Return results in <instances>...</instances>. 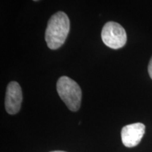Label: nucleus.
Segmentation results:
<instances>
[{
	"label": "nucleus",
	"instance_id": "4",
	"mask_svg": "<svg viewBox=\"0 0 152 152\" xmlns=\"http://www.w3.org/2000/svg\"><path fill=\"white\" fill-rule=\"evenodd\" d=\"M23 100L21 87L16 81L7 85L5 96V109L7 113L14 115L20 111Z\"/></svg>",
	"mask_w": 152,
	"mask_h": 152
},
{
	"label": "nucleus",
	"instance_id": "6",
	"mask_svg": "<svg viewBox=\"0 0 152 152\" xmlns=\"http://www.w3.org/2000/svg\"><path fill=\"white\" fill-rule=\"evenodd\" d=\"M148 72H149V76L152 79V57L150 60L149 64V66H148Z\"/></svg>",
	"mask_w": 152,
	"mask_h": 152
},
{
	"label": "nucleus",
	"instance_id": "5",
	"mask_svg": "<svg viewBox=\"0 0 152 152\" xmlns=\"http://www.w3.org/2000/svg\"><path fill=\"white\" fill-rule=\"evenodd\" d=\"M145 132V125L143 123H136L125 125L121 130V140L125 147H136L141 142Z\"/></svg>",
	"mask_w": 152,
	"mask_h": 152
},
{
	"label": "nucleus",
	"instance_id": "1",
	"mask_svg": "<svg viewBox=\"0 0 152 152\" xmlns=\"http://www.w3.org/2000/svg\"><path fill=\"white\" fill-rule=\"evenodd\" d=\"M70 31V20L67 15L58 11L49 18L45 31V40L49 49H57L65 42Z\"/></svg>",
	"mask_w": 152,
	"mask_h": 152
},
{
	"label": "nucleus",
	"instance_id": "7",
	"mask_svg": "<svg viewBox=\"0 0 152 152\" xmlns=\"http://www.w3.org/2000/svg\"><path fill=\"white\" fill-rule=\"evenodd\" d=\"M51 152H66V151H51Z\"/></svg>",
	"mask_w": 152,
	"mask_h": 152
},
{
	"label": "nucleus",
	"instance_id": "3",
	"mask_svg": "<svg viewBox=\"0 0 152 152\" xmlns=\"http://www.w3.org/2000/svg\"><path fill=\"white\" fill-rule=\"evenodd\" d=\"M102 39L107 47L113 49L122 48L127 42V34L124 28L118 23L109 21L102 30Z\"/></svg>",
	"mask_w": 152,
	"mask_h": 152
},
{
	"label": "nucleus",
	"instance_id": "2",
	"mask_svg": "<svg viewBox=\"0 0 152 152\" xmlns=\"http://www.w3.org/2000/svg\"><path fill=\"white\" fill-rule=\"evenodd\" d=\"M56 89L68 109L72 111H78L82 99V91L78 84L67 76H62L57 81Z\"/></svg>",
	"mask_w": 152,
	"mask_h": 152
}]
</instances>
